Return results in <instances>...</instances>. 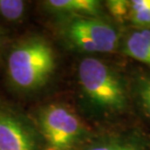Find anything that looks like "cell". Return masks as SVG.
I'll return each mask as SVG.
<instances>
[{
	"label": "cell",
	"instance_id": "cell-9",
	"mask_svg": "<svg viewBox=\"0 0 150 150\" xmlns=\"http://www.w3.org/2000/svg\"><path fill=\"white\" fill-rule=\"evenodd\" d=\"M53 11L70 17L103 18V4L97 0H51L46 2Z\"/></svg>",
	"mask_w": 150,
	"mask_h": 150
},
{
	"label": "cell",
	"instance_id": "cell-3",
	"mask_svg": "<svg viewBox=\"0 0 150 150\" xmlns=\"http://www.w3.org/2000/svg\"><path fill=\"white\" fill-rule=\"evenodd\" d=\"M38 123L48 150H82L93 137L83 120L64 103L42 109Z\"/></svg>",
	"mask_w": 150,
	"mask_h": 150
},
{
	"label": "cell",
	"instance_id": "cell-10",
	"mask_svg": "<svg viewBox=\"0 0 150 150\" xmlns=\"http://www.w3.org/2000/svg\"><path fill=\"white\" fill-rule=\"evenodd\" d=\"M127 28H150V0H129Z\"/></svg>",
	"mask_w": 150,
	"mask_h": 150
},
{
	"label": "cell",
	"instance_id": "cell-12",
	"mask_svg": "<svg viewBox=\"0 0 150 150\" xmlns=\"http://www.w3.org/2000/svg\"><path fill=\"white\" fill-rule=\"evenodd\" d=\"M25 3L21 0H0V15L6 20L18 21L23 17Z\"/></svg>",
	"mask_w": 150,
	"mask_h": 150
},
{
	"label": "cell",
	"instance_id": "cell-2",
	"mask_svg": "<svg viewBox=\"0 0 150 150\" xmlns=\"http://www.w3.org/2000/svg\"><path fill=\"white\" fill-rule=\"evenodd\" d=\"M7 67L10 80L17 88L25 91L38 89L55 71V52L44 39L28 38L12 50Z\"/></svg>",
	"mask_w": 150,
	"mask_h": 150
},
{
	"label": "cell",
	"instance_id": "cell-11",
	"mask_svg": "<svg viewBox=\"0 0 150 150\" xmlns=\"http://www.w3.org/2000/svg\"><path fill=\"white\" fill-rule=\"evenodd\" d=\"M110 17L117 23L127 28L129 14V0H109L104 4Z\"/></svg>",
	"mask_w": 150,
	"mask_h": 150
},
{
	"label": "cell",
	"instance_id": "cell-6",
	"mask_svg": "<svg viewBox=\"0 0 150 150\" xmlns=\"http://www.w3.org/2000/svg\"><path fill=\"white\" fill-rule=\"evenodd\" d=\"M0 150H37L31 131L13 114L0 110Z\"/></svg>",
	"mask_w": 150,
	"mask_h": 150
},
{
	"label": "cell",
	"instance_id": "cell-4",
	"mask_svg": "<svg viewBox=\"0 0 150 150\" xmlns=\"http://www.w3.org/2000/svg\"><path fill=\"white\" fill-rule=\"evenodd\" d=\"M121 28L103 18L70 17L62 26V34L73 49L87 54L118 52Z\"/></svg>",
	"mask_w": 150,
	"mask_h": 150
},
{
	"label": "cell",
	"instance_id": "cell-7",
	"mask_svg": "<svg viewBox=\"0 0 150 150\" xmlns=\"http://www.w3.org/2000/svg\"><path fill=\"white\" fill-rule=\"evenodd\" d=\"M118 52L150 69V28H124Z\"/></svg>",
	"mask_w": 150,
	"mask_h": 150
},
{
	"label": "cell",
	"instance_id": "cell-1",
	"mask_svg": "<svg viewBox=\"0 0 150 150\" xmlns=\"http://www.w3.org/2000/svg\"><path fill=\"white\" fill-rule=\"evenodd\" d=\"M82 108L90 117L112 127L139 122L134 110L130 72L97 57H86L76 70Z\"/></svg>",
	"mask_w": 150,
	"mask_h": 150
},
{
	"label": "cell",
	"instance_id": "cell-8",
	"mask_svg": "<svg viewBox=\"0 0 150 150\" xmlns=\"http://www.w3.org/2000/svg\"><path fill=\"white\" fill-rule=\"evenodd\" d=\"M132 98L137 116L150 132V69L133 68L130 71Z\"/></svg>",
	"mask_w": 150,
	"mask_h": 150
},
{
	"label": "cell",
	"instance_id": "cell-5",
	"mask_svg": "<svg viewBox=\"0 0 150 150\" xmlns=\"http://www.w3.org/2000/svg\"><path fill=\"white\" fill-rule=\"evenodd\" d=\"M82 150H150V132L140 122L93 134Z\"/></svg>",
	"mask_w": 150,
	"mask_h": 150
}]
</instances>
